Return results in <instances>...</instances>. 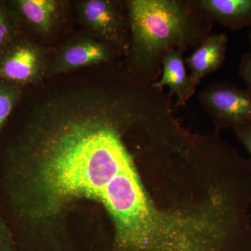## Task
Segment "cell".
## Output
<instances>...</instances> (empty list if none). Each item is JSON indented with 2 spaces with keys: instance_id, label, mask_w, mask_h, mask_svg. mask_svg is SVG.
<instances>
[{
  "instance_id": "5b68a950",
  "label": "cell",
  "mask_w": 251,
  "mask_h": 251,
  "mask_svg": "<svg viewBox=\"0 0 251 251\" xmlns=\"http://www.w3.org/2000/svg\"><path fill=\"white\" fill-rule=\"evenodd\" d=\"M21 29L27 34L47 37L57 30L67 10V2L59 0L6 1Z\"/></svg>"
},
{
  "instance_id": "9c48e42d",
  "label": "cell",
  "mask_w": 251,
  "mask_h": 251,
  "mask_svg": "<svg viewBox=\"0 0 251 251\" xmlns=\"http://www.w3.org/2000/svg\"><path fill=\"white\" fill-rule=\"evenodd\" d=\"M201 7L225 27L239 30L251 27V0H200Z\"/></svg>"
},
{
  "instance_id": "5bb4252c",
  "label": "cell",
  "mask_w": 251,
  "mask_h": 251,
  "mask_svg": "<svg viewBox=\"0 0 251 251\" xmlns=\"http://www.w3.org/2000/svg\"><path fill=\"white\" fill-rule=\"evenodd\" d=\"M234 132L238 139L250 154L251 160V125L234 130Z\"/></svg>"
},
{
  "instance_id": "4fadbf2b",
  "label": "cell",
  "mask_w": 251,
  "mask_h": 251,
  "mask_svg": "<svg viewBox=\"0 0 251 251\" xmlns=\"http://www.w3.org/2000/svg\"><path fill=\"white\" fill-rule=\"evenodd\" d=\"M239 74L247 88L251 90V52L243 54L239 63Z\"/></svg>"
},
{
  "instance_id": "ba28073f",
  "label": "cell",
  "mask_w": 251,
  "mask_h": 251,
  "mask_svg": "<svg viewBox=\"0 0 251 251\" xmlns=\"http://www.w3.org/2000/svg\"><path fill=\"white\" fill-rule=\"evenodd\" d=\"M228 44L227 34H209L198 46L197 49L186 59L190 71V77L198 85L211 73L222 67L226 58Z\"/></svg>"
},
{
  "instance_id": "7a4b0ae2",
  "label": "cell",
  "mask_w": 251,
  "mask_h": 251,
  "mask_svg": "<svg viewBox=\"0 0 251 251\" xmlns=\"http://www.w3.org/2000/svg\"><path fill=\"white\" fill-rule=\"evenodd\" d=\"M203 108L217 130L251 125V90L229 82H214L199 94Z\"/></svg>"
},
{
  "instance_id": "30bf717a",
  "label": "cell",
  "mask_w": 251,
  "mask_h": 251,
  "mask_svg": "<svg viewBox=\"0 0 251 251\" xmlns=\"http://www.w3.org/2000/svg\"><path fill=\"white\" fill-rule=\"evenodd\" d=\"M24 87L0 80V133L22 98Z\"/></svg>"
},
{
  "instance_id": "52a82bcc",
  "label": "cell",
  "mask_w": 251,
  "mask_h": 251,
  "mask_svg": "<svg viewBox=\"0 0 251 251\" xmlns=\"http://www.w3.org/2000/svg\"><path fill=\"white\" fill-rule=\"evenodd\" d=\"M186 49L179 48L168 51L161 62V76L151 85L158 90L170 89L171 97H176L175 106H182L196 92L197 85L186 72L183 54Z\"/></svg>"
},
{
  "instance_id": "8992f818",
  "label": "cell",
  "mask_w": 251,
  "mask_h": 251,
  "mask_svg": "<svg viewBox=\"0 0 251 251\" xmlns=\"http://www.w3.org/2000/svg\"><path fill=\"white\" fill-rule=\"evenodd\" d=\"M115 48L97 39L81 38L65 44L55 57L49 70L54 75L80 68L110 62Z\"/></svg>"
},
{
  "instance_id": "7c38bea8",
  "label": "cell",
  "mask_w": 251,
  "mask_h": 251,
  "mask_svg": "<svg viewBox=\"0 0 251 251\" xmlns=\"http://www.w3.org/2000/svg\"><path fill=\"white\" fill-rule=\"evenodd\" d=\"M16 251V242L12 234L0 219V251Z\"/></svg>"
},
{
  "instance_id": "3957f363",
  "label": "cell",
  "mask_w": 251,
  "mask_h": 251,
  "mask_svg": "<svg viewBox=\"0 0 251 251\" xmlns=\"http://www.w3.org/2000/svg\"><path fill=\"white\" fill-rule=\"evenodd\" d=\"M49 69L45 50L23 32L0 53V80L24 87L43 80Z\"/></svg>"
},
{
  "instance_id": "9a60e30c",
  "label": "cell",
  "mask_w": 251,
  "mask_h": 251,
  "mask_svg": "<svg viewBox=\"0 0 251 251\" xmlns=\"http://www.w3.org/2000/svg\"><path fill=\"white\" fill-rule=\"evenodd\" d=\"M250 31H249V44H250L251 46V27H250Z\"/></svg>"
},
{
  "instance_id": "8fae6325",
  "label": "cell",
  "mask_w": 251,
  "mask_h": 251,
  "mask_svg": "<svg viewBox=\"0 0 251 251\" xmlns=\"http://www.w3.org/2000/svg\"><path fill=\"white\" fill-rule=\"evenodd\" d=\"M23 32L6 1H0V53Z\"/></svg>"
},
{
  "instance_id": "6da1fadb",
  "label": "cell",
  "mask_w": 251,
  "mask_h": 251,
  "mask_svg": "<svg viewBox=\"0 0 251 251\" xmlns=\"http://www.w3.org/2000/svg\"><path fill=\"white\" fill-rule=\"evenodd\" d=\"M125 5L132 64L147 84L159 79L166 52L199 46L212 27L213 20L198 1L129 0Z\"/></svg>"
},
{
  "instance_id": "277c9868",
  "label": "cell",
  "mask_w": 251,
  "mask_h": 251,
  "mask_svg": "<svg viewBox=\"0 0 251 251\" xmlns=\"http://www.w3.org/2000/svg\"><path fill=\"white\" fill-rule=\"evenodd\" d=\"M77 5L82 24L99 40L123 51L129 49L123 3L113 0H84Z\"/></svg>"
}]
</instances>
